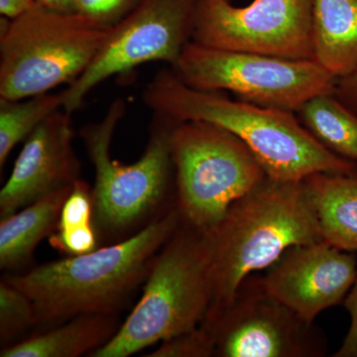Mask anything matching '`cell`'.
I'll return each instance as SVG.
<instances>
[{"mask_svg":"<svg viewBox=\"0 0 357 357\" xmlns=\"http://www.w3.org/2000/svg\"><path fill=\"white\" fill-rule=\"evenodd\" d=\"M142 100L152 112L174 121L208 122L229 131L275 180L302 182L314 174L357 173L356 162L323 146L295 112L234 100L223 91L192 88L168 66L148 83Z\"/></svg>","mask_w":357,"mask_h":357,"instance_id":"cell-1","label":"cell"},{"mask_svg":"<svg viewBox=\"0 0 357 357\" xmlns=\"http://www.w3.org/2000/svg\"><path fill=\"white\" fill-rule=\"evenodd\" d=\"M181 222L180 211L173 208L121 243L4 279L31 300L37 325L79 314H115L140 282L146 280L157 253Z\"/></svg>","mask_w":357,"mask_h":357,"instance_id":"cell-2","label":"cell"},{"mask_svg":"<svg viewBox=\"0 0 357 357\" xmlns=\"http://www.w3.org/2000/svg\"><path fill=\"white\" fill-rule=\"evenodd\" d=\"M206 232L213 284L206 316L227 306L246 277L267 269L288 249L324 241L303 181L268 176Z\"/></svg>","mask_w":357,"mask_h":357,"instance_id":"cell-3","label":"cell"},{"mask_svg":"<svg viewBox=\"0 0 357 357\" xmlns=\"http://www.w3.org/2000/svg\"><path fill=\"white\" fill-rule=\"evenodd\" d=\"M213 299L208 232L183 222L159 252L139 302L91 357H128L198 328Z\"/></svg>","mask_w":357,"mask_h":357,"instance_id":"cell-4","label":"cell"},{"mask_svg":"<svg viewBox=\"0 0 357 357\" xmlns=\"http://www.w3.org/2000/svg\"><path fill=\"white\" fill-rule=\"evenodd\" d=\"M112 28L76 13L37 4L0 18V98L20 100L76 82L93 64Z\"/></svg>","mask_w":357,"mask_h":357,"instance_id":"cell-5","label":"cell"},{"mask_svg":"<svg viewBox=\"0 0 357 357\" xmlns=\"http://www.w3.org/2000/svg\"><path fill=\"white\" fill-rule=\"evenodd\" d=\"M126 114V102L115 98L100 121L79 130L95 168L91 190L96 227L107 234L126 231L148 217L163 201L174 172L171 133L178 121L152 112L149 138L142 156L131 164L112 158L115 130Z\"/></svg>","mask_w":357,"mask_h":357,"instance_id":"cell-6","label":"cell"},{"mask_svg":"<svg viewBox=\"0 0 357 357\" xmlns=\"http://www.w3.org/2000/svg\"><path fill=\"white\" fill-rule=\"evenodd\" d=\"M183 222L208 231L267 177L245 144L208 122H177L170 139Z\"/></svg>","mask_w":357,"mask_h":357,"instance_id":"cell-7","label":"cell"},{"mask_svg":"<svg viewBox=\"0 0 357 357\" xmlns=\"http://www.w3.org/2000/svg\"><path fill=\"white\" fill-rule=\"evenodd\" d=\"M170 68L192 88L230 91L243 102L295 114L314 96L335 93L337 83L314 59L220 50L194 42Z\"/></svg>","mask_w":357,"mask_h":357,"instance_id":"cell-8","label":"cell"},{"mask_svg":"<svg viewBox=\"0 0 357 357\" xmlns=\"http://www.w3.org/2000/svg\"><path fill=\"white\" fill-rule=\"evenodd\" d=\"M199 0H142L110 29L93 64L62 91L63 109L74 114L96 86L151 62L173 67L191 43Z\"/></svg>","mask_w":357,"mask_h":357,"instance_id":"cell-9","label":"cell"},{"mask_svg":"<svg viewBox=\"0 0 357 357\" xmlns=\"http://www.w3.org/2000/svg\"><path fill=\"white\" fill-rule=\"evenodd\" d=\"M220 357H319L321 330L269 292L262 275L246 277L225 307L204 318Z\"/></svg>","mask_w":357,"mask_h":357,"instance_id":"cell-10","label":"cell"},{"mask_svg":"<svg viewBox=\"0 0 357 357\" xmlns=\"http://www.w3.org/2000/svg\"><path fill=\"white\" fill-rule=\"evenodd\" d=\"M312 0H199L192 42L293 60L314 58Z\"/></svg>","mask_w":357,"mask_h":357,"instance_id":"cell-11","label":"cell"},{"mask_svg":"<svg viewBox=\"0 0 357 357\" xmlns=\"http://www.w3.org/2000/svg\"><path fill=\"white\" fill-rule=\"evenodd\" d=\"M266 270L262 276L269 292L314 323L321 312L344 302L356 278L357 258L321 241L288 249Z\"/></svg>","mask_w":357,"mask_h":357,"instance_id":"cell-12","label":"cell"},{"mask_svg":"<svg viewBox=\"0 0 357 357\" xmlns=\"http://www.w3.org/2000/svg\"><path fill=\"white\" fill-rule=\"evenodd\" d=\"M74 137L72 114L62 109L26 138L13 172L0 191V218L9 217L81 178Z\"/></svg>","mask_w":357,"mask_h":357,"instance_id":"cell-13","label":"cell"},{"mask_svg":"<svg viewBox=\"0 0 357 357\" xmlns=\"http://www.w3.org/2000/svg\"><path fill=\"white\" fill-rule=\"evenodd\" d=\"M326 243L357 251V173L314 174L303 180Z\"/></svg>","mask_w":357,"mask_h":357,"instance_id":"cell-14","label":"cell"},{"mask_svg":"<svg viewBox=\"0 0 357 357\" xmlns=\"http://www.w3.org/2000/svg\"><path fill=\"white\" fill-rule=\"evenodd\" d=\"M314 58L333 77L357 69V0H312Z\"/></svg>","mask_w":357,"mask_h":357,"instance_id":"cell-15","label":"cell"},{"mask_svg":"<svg viewBox=\"0 0 357 357\" xmlns=\"http://www.w3.org/2000/svg\"><path fill=\"white\" fill-rule=\"evenodd\" d=\"M119 328L115 314H79L57 328L4 347L0 356H89L109 342Z\"/></svg>","mask_w":357,"mask_h":357,"instance_id":"cell-16","label":"cell"},{"mask_svg":"<svg viewBox=\"0 0 357 357\" xmlns=\"http://www.w3.org/2000/svg\"><path fill=\"white\" fill-rule=\"evenodd\" d=\"M75 185V184H74ZM74 185L38 199L24 210L1 218L0 268L16 269L32 257L37 245L58 225L63 204Z\"/></svg>","mask_w":357,"mask_h":357,"instance_id":"cell-17","label":"cell"},{"mask_svg":"<svg viewBox=\"0 0 357 357\" xmlns=\"http://www.w3.org/2000/svg\"><path fill=\"white\" fill-rule=\"evenodd\" d=\"M296 114L326 149L357 163V114L338 100L335 93L314 96Z\"/></svg>","mask_w":357,"mask_h":357,"instance_id":"cell-18","label":"cell"},{"mask_svg":"<svg viewBox=\"0 0 357 357\" xmlns=\"http://www.w3.org/2000/svg\"><path fill=\"white\" fill-rule=\"evenodd\" d=\"M63 93L8 100L0 98V169L6 165L14 147L26 138L40 124L58 110L63 109Z\"/></svg>","mask_w":357,"mask_h":357,"instance_id":"cell-19","label":"cell"},{"mask_svg":"<svg viewBox=\"0 0 357 357\" xmlns=\"http://www.w3.org/2000/svg\"><path fill=\"white\" fill-rule=\"evenodd\" d=\"M37 325L31 300L22 291L2 279L0 283V338L1 344L13 340L26 328Z\"/></svg>","mask_w":357,"mask_h":357,"instance_id":"cell-20","label":"cell"},{"mask_svg":"<svg viewBox=\"0 0 357 357\" xmlns=\"http://www.w3.org/2000/svg\"><path fill=\"white\" fill-rule=\"evenodd\" d=\"M148 357L215 356V344L211 331L203 324L198 328L162 342Z\"/></svg>","mask_w":357,"mask_h":357,"instance_id":"cell-21","label":"cell"},{"mask_svg":"<svg viewBox=\"0 0 357 357\" xmlns=\"http://www.w3.org/2000/svg\"><path fill=\"white\" fill-rule=\"evenodd\" d=\"M142 0H75V13L107 27L123 20Z\"/></svg>","mask_w":357,"mask_h":357,"instance_id":"cell-22","label":"cell"},{"mask_svg":"<svg viewBox=\"0 0 357 357\" xmlns=\"http://www.w3.org/2000/svg\"><path fill=\"white\" fill-rule=\"evenodd\" d=\"M344 307L351 317V326L340 349L333 357H357V275L354 285L344 301Z\"/></svg>","mask_w":357,"mask_h":357,"instance_id":"cell-23","label":"cell"},{"mask_svg":"<svg viewBox=\"0 0 357 357\" xmlns=\"http://www.w3.org/2000/svg\"><path fill=\"white\" fill-rule=\"evenodd\" d=\"M335 95L357 114V69L337 79Z\"/></svg>","mask_w":357,"mask_h":357,"instance_id":"cell-24","label":"cell"},{"mask_svg":"<svg viewBox=\"0 0 357 357\" xmlns=\"http://www.w3.org/2000/svg\"><path fill=\"white\" fill-rule=\"evenodd\" d=\"M37 4V0H0V14L9 20H14L31 10Z\"/></svg>","mask_w":357,"mask_h":357,"instance_id":"cell-25","label":"cell"},{"mask_svg":"<svg viewBox=\"0 0 357 357\" xmlns=\"http://www.w3.org/2000/svg\"><path fill=\"white\" fill-rule=\"evenodd\" d=\"M75 0H37L40 6L59 11V13H75Z\"/></svg>","mask_w":357,"mask_h":357,"instance_id":"cell-26","label":"cell"}]
</instances>
